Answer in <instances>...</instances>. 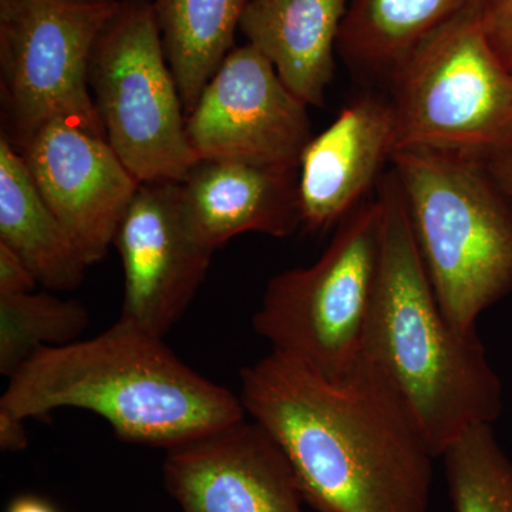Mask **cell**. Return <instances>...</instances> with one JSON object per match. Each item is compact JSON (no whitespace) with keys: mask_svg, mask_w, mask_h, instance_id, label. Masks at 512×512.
<instances>
[{"mask_svg":"<svg viewBox=\"0 0 512 512\" xmlns=\"http://www.w3.org/2000/svg\"><path fill=\"white\" fill-rule=\"evenodd\" d=\"M86 306L47 293L0 295V373L12 377L43 348L79 340L89 326Z\"/></svg>","mask_w":512,"mask_h":512,"instance_id":"cell-19","label":"cell"},{"mask_svg":"<svg viewBox=\"0 0 512 512\" xmlns=\"http://www.w3.org/2000/svg\"><path fill=\"white\" fill-rule=\"evenodd\" d=\"M480 10L485 35L512 70V0H481Z\"/></svg>","mask_w":512,"mask_h":512,"instance_id":"cell-21","label":"cell"},{"mask_svg":"<svg viewBox=\"0 0 512 512\" xmlns=\"http://www.w3.org/2000/svg\"><path fill=\"white\" fill-rule=\"evenodd\" d=\"M167 451L165 488L184 512H305L288 457L252 419Z\"/></svg>","mask_w":512,"mask_h":512,"instance_id":"cell-12","label":"cell"},{"mask_svg":"<svg viewBox=\"0 0 512 512\" xmlns=\"http://www.w3.org/2000/svg\"><path fill=\"white\" fill-rule=\"evenodd\" d=\"M350 0H249L242 15L248 45L274 64L282 82L308 106L322 107L336 69Z\"/></svg>","mask_w":512,"mask_h":512,"instance_id":"cell-15","label":"cell"},{"mask_svg":"<svg viewBox=\"0 0 512 512\" xmlns=\"http://www.w3.org/2000/svg\"><path fill=\"white\" fill-rule=\"evenodd\" d=\"M89 84L107 143L138 183H183L200 160L151 0L117 3L94 46Z\"/></svg>","mask_w":512,"mask_h":512,"instance_id":"cell-7","label":"cell"},{"mask_svg":"<svg viewBox=\"0 0 512 512\" xmlns=\"http://www.w3.org/2000/svg\"><path fill=\"white\" fill-rule=\"evenodd\" d=\"M487 165L501 188L512 198V148L488 158Z\"/></svg>","mask_w":512,"mask_h":512,"instance_id":"cell-24","label":"cell"},{"mask_svg":"<svg viewBox=\"0 0 512 512\" xmlns=\"http://www.w3.org/2000/svg\"><path fill=\"white\" fill-rule=\"evenodd\" d=\"M298 171L200 161L181 184L188 224L217 251L247 232L286 238L302 228Z\"/></svg>","mask_w":512,"mask_h":512,"instance_id":"cell-14","label":"cell"},{"mask_svg":"<svg viewBox=\"0 0 512 512\" xmlns=\"http://www.w3.org/2000/svg\"><path fill=\"white\" fill-rule=\"evenodd\" d=\"M39 284L28 265L0 242V295L35 292Z\"/></svg>","mask_w":512,"mask_h":512,"instance_id":"cell-22","label":"cell"},{"mask_svg":"<svg viewBox=\"0 0 512 512\" xmlns=\"http://www.w3.org/2000/svg\"><path fill=\"white\" fill-rule=\"evenodd\" d=\"M396 150V117L387 93L366 92L350 101L325 131L312 137L301 158L302 228L323 232L369 200Z\"/></svg>","mask_w":512,"mask_h":512,"instance_id":"cell-13","label":"cell"},{"mask_svg":"<svg viewBox=\"0 0 512 512\" xmlns=\"http://www.w3.org/2000/svg\"><path fill=\"white\" fill-rule=\"evenodd\" d=\"M249 0H156L154 13L165 57L177 82L185 116L234 46Z\"/></svg>","mask_w":512,"mask_h":512,"instance_id":"cell-18","label":"cell"},{"mask_svg":"<svg viewBox=\"0 0 512 512\" xmlns=\"http://www.w3.org/2000/svg\"><path fill=\"white\" fill-rule=\"evenodd\" d=\"M382 252L365 356L409 407L436 458L471 427L493 424L503 386L477 332L444 315L392 168L376 188Z\"/></svg>","mask_w":512,"mask_h":512,"instance_id":"cell-2","label":"cell"},{"mask_svg":"<svg viewBox=\"0 0 512 512\" xmlns=\"http://www.w3.org/2000/svg\"><path fill=\"white\" fill-rule=\"evenodd\" d=\"M0 409L22 419L86 410L123 440L167 450L247 417L237 394L121 318L96 338L40 349L10 377Z\"/></svg>","mask_w":512,"mask_h":512,"instance_id":"cell-3","label":"cell"},{"mask_svg":"<svg viewBox=\"0 0 512 512\" xmlns=\"http://www.w3.org/2000/svg\"><path fill=\"white\" fill-rule=\"evenodd\" d=\"M113 245L126 279L120 318L164 338L187 311L214 255L188 224L181 184H141Z\"/></svg>","mask_w":512,"mask_h":512,"instance_id":"cell-10","label":"cell"},{"mask_svg":"<svg viewBox=\"0 0 512 512\" xmlns=\"http://www.w3.org/2000/svg\"><path fill=\"white\" fill-rule=\"evenodd\" d=\"M200 161L298 171L312 140L308 104L295 96L261 52L232 49L185 119Z\"/></svg>","mask_w":512,"mask_h":512,"instance_id":"cell-9","label":"cell"},{"mask_svg":"<svg viewBox=\"0 0 512 512\" xmlns=\"http://www.w3.org/2000/svg\"><path fill=\"white\" fill-rule=\"evenodd\" d=\"M25 420L8 410L0 409V447L2 450L16 453L25 450L29 444Z\"/></svg>","mask_w":512,"mask_h":512,"instance_id":"cell-23","label":"cell"},{"mask_svg":"<svg viewBox=\"0 0 512 512\" xmlns=\"http://www.w3.org/2000/svg\"><path fill=\"white\" fill-rule=\"evenodd\" d=\"M117 3L0 0L2 134L16 150L56 120L106 138L89 69L94 46Z\"/></svg>","mask_w":512,"mask_h":512,"instance_id":"cell-8","label":"cell"},{"mask_svg":"<svg viewBox=\"0 0 512 512\" xmlns=\"http://www.w3.org/2000/svg\"><path fill=\"white\" fill-rule=\"evenodd\" d=\"M478 0H350L338 55L360 79L386 86L417 47Z\"/></svg>","mask_w":512,"mask_h":512,"instance_id":"cell-17","label":"cell"},{"mask_svg":"<svg viewBox=\"0 0 512 512\" xmlns=\"http://www.w3.org/2000/svg\"><path fill=\"white\" fill-rule=\"evenodd\" d=\"M0 242L28 265L37 282L52 291H72L87 265L49 205L25 158L0 137Z\"/></svg>","mask_w":512,"mask_h":512,"instance_id":"cell-16","label":"cell"},{"mask_svg":"<svg viewBox=\"0 0 512 512\" xmlns=\"http://www.w3.org/2000/svg\"><path fill=\"white\" fill-rule=\"evenodd\" d=\"M8 512H56L55 508L45 500L32 497V495H25V497L16 498L12 504L9 505Z\"/></svg>","mask_w":512,"mask_h":512,"instance_id":"cell-25","label":"cell"},{"mask_svg":"<svg viewBox=\"0 0 512 512\" xmlns=\"http://www.w3.org/2000/svg\"><path fill=\"white\" fill-rule=\"evenodd\" d=\"M382 252V211L376 195L336 227L322 256L289 269L266 286L254 329L271 352L336 377L365 355Z\"/></svg>","mask_w":512,"mask_h":512,"instance_id":"cell-6","label":"cell"},{"mask_svg":"<svg viewBox=\"0 0 512 512\" xmlns=\"http://www.w3.org/2000/svg\"><path fill=\"white\" fill-rule=\"evenodd\" d=\"M19 153L86 264L100 262L141 184L106 138L69 121L46 124Z\"/></svg>","mask_w":512,"mask_h":512,"instance_id":"cell-11","label":"cell"},{"mask_svg":"<svg viewBox=\"0 0 512 512\" xmlns=\"http://www.w3.org/2000/svg\"><path fill=\"white\" fill-rule=\"evenodd\" d=\"M441 458L453 512H512V461L491 424L471 427Z\"/></svg>","mask_w":512,"mask_h":512,"instance_id":"cell-20","label":"cell"},{"mask_svg":"<svg viewBox=\"0 0 512 512\" xmlns=\"http://www.w3.org/2000/svg\"><path fill=\"white\" fill-rule=\"evenodd\" d=\"M481 0L431 35L393 73L396 150L488 160L512 148V70L485 35Z\"/></svg>","mask_w":512,"mask_h":512,"instance_id":"cell-5","label":"cell"},{"mask_svg":"<svg viewBox=\"0 0 512 512\" xmlns=\"http://www.w3.org/2000/svg\"><path fill=\"white\" fill-rule=\"evenodd\" d=\"M99 2H104V3H117V2H120V0H99Z\"/></svg>","mask_w":512,"mask_h":512,"instance_id":"cell-26","label":"cell"},{"mask_svg":"<svg viewBox=\"0 0 512 512\" xmlns=\"http://www.w3.org/2000/svg\"><path fill=\"white\" fill-rule=\"evenodd\" d=\"M437 301L454 328L512 291V198L483 158L404 148L390 160Z\"/></svg>","mask_w":512,"mask_h":512,"instance_id":"cell-4","label":"cell"},{"mask_svg":"<svg viewBox=\"0 0 512 512\" xmlns=\"http://www.w3.org/2000/svg\"><path fill=\"white\" fill-rule=\"evenodd\" d=\"M239 399L282 448L316 511L429 510L436 456L365 355L329 377L271 352L242 369Z\"/></svg>","mask_w":512,"mask_h":512,"instance_id":"cell-1","label":"cell"}]
</instances>
